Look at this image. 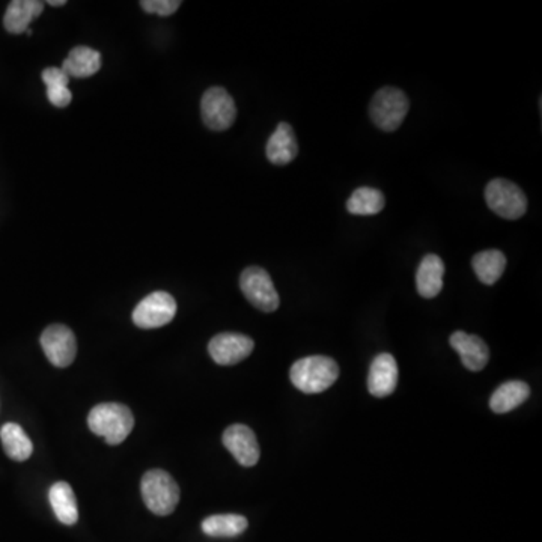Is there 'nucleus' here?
I'll list each match as a JSON object with an SVG mask.
<instances>
[{"label": "nucleus", "instance_id": "1", "mask_svg": "<svg viewBox=\"0 0 542 542\" xmlns=\"http://www.w3.org/2000/svg\"><path fill=\"white\" fill-rule=\"evenodd\" d=\"M88 425L92 433L105 437L110 447H116L135 428V416L124 404H98L89 413Z\"/></svg>", "mask_w": 542, "mask_h": 542}, {"label": "nucleus", "instance_id": "18", "mask_svg": "<svg viewBox=\"0 0 542 542\" xmlns=\"http://www.w3.org/2000/svg\"><path fill=\"white\" fill-rule=\"evenodd\" d=\"M48 500L52 505L55 516L62 525L73 526L79 520V509L75 491L66 482H56L48 490Z\"/></svg>", "mask_w": 542, "mask_h": 542}, {"label": "nucleus", "instance_id": "9", "mask_svg": "<svg viewBox=\"0 0 542 542\" xmlns=\"http://www.w3.org/2000/svg\"><path fill=\"white\" fill-rule=\"evenodd\" d=\"M41 346L53 366L66 367L75 362L77 342L75 333L64 324H52L41 335Z\"/></svg>", "mask_w": 542, "mask_h": 542}, {"label": "nucleus", "instance_id": "27", "mask_svg": "<svg viewBox=\"0 0 542 542\" xmlns=\"http://www.w3.org/2000/svg\"><path fill=\"white\" fill-rule=\"evenodd\" d=\"M26 34H27V35L32 36V31H31V29H27Z\"/></svg>", "mask_w": 542, "mask_h": 542}, {"label": "nucleus", "instance_id": "2", "mask_svg": "<svg viewBox=\"0 0 542 542\" xmlns=\"http://www.w3.org/2000/svg\"><path fill=\"white\" fill-rule=\"evenodd\" d=\"M291 383L303 394H321L339 376V366L326 356H309L297 360L289 371Z\"/></svg>", "mask_w": 542, "mask_h": 542}, {"label": "nucleus", "instance_id": "13", "mask_svg": "<svg viewBox=\"0 0 542 542\" xmlns=\"http://www.w3.org/2000/svg\"><path fill=\"white\" fill-rule=\"evenodd\" d=\"M449 342L468 371L479 372L488 365L490 350L481 337L464 332H455L449 337Z\"/></svg>", "mask_w": 542, "mask_h": 542}, {"label": "nucleus", "instance_id": "10", "mask_svg": "<svg viewBox=\"0 0 542 542\" xmlns=\"http://www.w3.org/2000/svg\"><path fill=\"white\" fill-rule=\"evenodd\" d=\"M255 348V342L240 333H220L208 344L211 359L217 365L229 366L247 359Z\"/></svg>", "mask_w": 542, "mask_h": 542}, {"label": "nucleus", "instance_id": "11", "mask_svg": "<svg viewBox=\"0 0 542 542\" xmlns=\"http://www.w3.org/2000/svg\"><path fill=\"white\" fill-rule=\"evenodd\" d=\"M224 445L243 467H254L259 461L258 440L246 425H231L224 433Z\"/></svg>", "mask_w": 542, "mask_h": 542}, {"label": "nucleus", "instance_id": "26", "mask_svg": "<svg viewBox=\"0 0 542 542\" xmlns=\"http://www.w3.org/2000/svg\"><path fill=\"white\" fill-rule=\"evenodd\" d=\"M48 5H52V6H64V5H66V0H48Z\"/></svg>", "mask_w": 542, "mask_h": 542}, {"label": "nucleus", "instance_id": "23", "mask_svg": "<svg viewBox=\"0 0 542 542\" xmlns=\"http://www.w3.org/2000/svg\"><path fill=\"white\" fill-rule=\"evenodd\" d=\"M385 206V195L372 187L357 188L346 201V210L355 216H376Z\"/></svg>", "mask_w": 542, "mask_h": 542}, {"label": "nucleus", "instance_id": "20", "mask_svg": "<svg viewBox=\"0 0 542 542\" xmlns=\"http://www.w3.org/2000/svg\"><path fill=\"white\" fill-rule=\"evenodd\" d=\"M0 440H2L5 454L14 461L22 463V461L31 458L34 445L20 425L13 424V422L5 424L0 429Z\"/></svg>", "mask_w": 542, "mask_h": 542}, {"label": "nucleus", "instance_id": "24", "mask_svg": "<svg viewBox=\"0 0 542 542\" xmlns=\"http://www.w3.org/2000/svg\"><path fill=\"white\" fill-rule=\"evenodd\" d=\"M43 80L47 86V98L56 107H66L73 100L71 91L68 89L70 77L56 66H48L43 71Z\"/></svg>", "mask_w": 542, "mask_h": 542}, {"label": "nucleus", "instance_id": "7", "mask_svg": "<svg viewBox=\"0 0 542 542\" xmlns=\"http://www.w3.org/2000/svg\"><path fill=\"white\" fill-rule=\"evenodd\" d=\"M202 121L213 132H225L236 123V107L226 89L210 88L201 101Z\"/></svg>", "mask_w": 542, "mask_h": 542}, {"label": "nucleus", "instance_id": "5", "mask_svg": "<svg viewBox=\"0 0 542 542\" xmlns=\"http://www.w3.org/2000/svg\"><path fill=\"white\" fill-rule=\"evenodd\" d=\"M486 202L495 215L502 219L517 220L525 216L527 199L517 184L497 178L486 187Z\"/></svg>", "mask_w": 542, "mask_h": 542}, {"label": "nucleus", "instance_id": "21", "mask_svg": "<svg viewBox=\"0 0 542 542\" xmlns=\"http://www.w3.org/2000/svg\"><path fill=\"white\" fill-rule=\"evenodd\" d=\"M472 266L482 284L495 285L507 268V256L500 250H484L473 256Z\"/></svg>", "mask_w": 542, "mask_h": 542}, {"label": "nucleus", "instance_id": "8", "mask_svg": "<svg viewBox=\"0 0 542 542\" xmlns=\"http://www.w3.org/2000/svg\"><path fill=\"white\" fill-rule=\"evenodd\" d=\"M176 302L165 291L149 294L133 311V323L140 328H157L176 318Z\"/></svg>", "mask_w": 542, "mask_h": 542}, {"label": "nucleus", "instance_id": "6", "mask_svg": "<svg viewBox=\"0 0 542 542\" xmlns=\"http://www.w3.org/2000/svg\"><path fill=\"white\" fill-rule=\"evenodd\" d=\"M240 286L245 297L259 311L270 314L279 307V294L276 291L270 275L264 268H246L241 273Z\"/></svg>", "mask_w": 542, "mask_h": 542}, {"label": "nucleus", "instance_id": "3", "mask_svg": "<svg viewBox=\"0 0 542 542\" xmlns=\"http://www.w3.org/2000/svg\"><path fill=\"white\" fill-rule=\"evenodd\" d=\"M140 490L145 507L156 516H169L180 502V487L169 473L160 468L145 473Z\"/></svg>", "mask_w": 542, "mask_h": 542}, {"label": "nucleus", "instance_id": "12", "mask_svg": "<svg viewBox=\"0 0 542 542\" xmlns=\"http://www.w3.org/2000/svg\"><path fill=\"white\" fill-rule=\"evenodd\" d=\"M398 385V365L394 356L383 353L372 362L367 376V389L376 398L394 394Z\"/></svg>", "mask_w": 542, "mask_h": 542}, {"label": "nucleus", "instance_id": "14", "mask_svg": "<svg viewBox=\"0 0 542 542\" xmlns=\"http://www.w3.org/2000/svg\"><path fill=\"white\" fill-rule=\"evenodd\" d=\"M267 158L273 165L284 166L297 157L298 145L293 127L288 123H280L270 136L266 148Z\"/></svg>", "mask_w": 542, "mask_h": 542}, {"label": "nucleus", "instance_id": "17", "mask_svg": "<svg viewBox=\"0 0 542 542\" xmlns=\"http://www.w3.org/2000/svg\"><path fill=\"white\" fill-rule=\"evenodd\" d=\"M101 68V55L94 48L79 45L71 50L70 55L62 64V71L68 77L86 79L98 73Z\"/></svg>", "mask_w": 542, "mask_h": 542}, {"label": "nucleus", "instance_id": "4", "mask_svg": "<svg viewBox=\"0 0 542 542\" xmlns=\"http://www.w3.org/2000/svg\"><path fill=\"white\" fill-rule=\"evenodd\" d=\"M410 109V101L404 91L386 86L376 92L369 105L372 123L383 132H396Z\"/></svg>", "mask_w": 542, "mask_h": 542}, {"label": "nucleus", "instance_id": "19", "mask_svg": "<svg viewBox=\"0 0 542 542\" xmlns=\"http://www.w3.org/2000/svg\"><path fill=\"white\" fill-rule=\"evenodd\" d=\"M529 395L530 387L525 381H507L495 390L490 399V408L495 413L503 415L507 411L516 410L517 406H520L529 398Z\"/></svg>", "mask_w": 542, "mask_h": 542}, {"label": "nucleus", "instance_id": "25", "mask_svg": "<svg viewBox=\"0 0 542 542\" xmlns=\"http://www.w3.org/2000/svg\"><path fill=\"white\" fill-rule=\"evenodd\" d=\"M140 6L149 14H157L160 17H169L181 6L180 0H144Z\"/></svg>", "mask_w": 542, "mask_h": 542}, {"label": "nucleus", "instance_id": "22", "mask_svg": "<svg viewBox=\"0 0 542 542\" xmlns=\"http://www.w3.org/2000/svg\"><path fill=\"white\" fill-rule=\"evenodd\" d=\"M247 520L243 516L236 514H225V516H211L202 521L204 534L213 538H234L243 534L247 529Z\"/></svg>", "mask_w": 542, "mask_h": 542}, {"label": "nucleus", "instance_id": "15", "mask_svg": "<svg viewBox=\"0 0 542 542\" xmlns=\"http://www.w3.org/2000/svg\"><path fill=\"white\" fill-rule=\"evenodd\" d=\"M443 275L445 264L440 256L433 254L424 256L416 273L417 293L424 298L437 297L443 289Z\"/></svg>", "mask_w": 542, "mask_h": 542}, {"label": "nucleus", "instance_id": "16", "mask_svg": "<svg viewBox=\"0 0 542 542\" xmlns=\"http://www.w3.org/2000/svg\"><path fill=\"white\" fill-rule=\"evenodd\" d=\"M45 11V2L40 0H14L8 5L4 17V26L9 34L18 35L29 29L36 17Z\"/></svg>", "mask_w": 542, "mask_h": 542}]
</instances>
